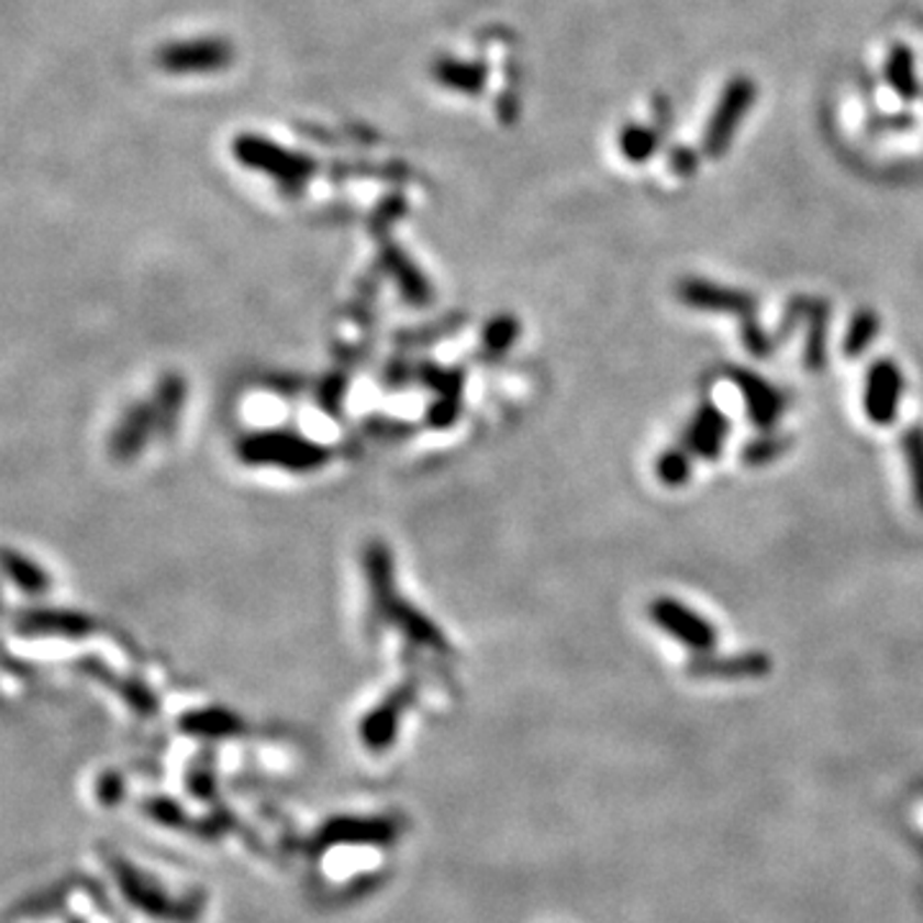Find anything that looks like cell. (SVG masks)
I'll return each instance as SVG.
<instances>
[{
    "label": "cell",
    "mask_w": 923,
    "mask_h": 923,
    "mask_svg": "<svg viewBox=\"0 0 923 923\" xmlns=\"http://www.w3.org/2000/svg\"><path fill=\"white\" fill-rule=\"evenodd\" d=\"M726 380L742 396L746 415H749L754 426L759 431L777 429V423L782 421L785 411H788V392L765 380L761 375L752 372L749 367H726Z\"/></svg>",
    "instance_id": "obj_5"
},
{
    "label": "cell",
    "mask_w": 923,
    "mask_h": 923,
    "mask_svg": "<svg viewBox=\"0 0 923 923\" xmlns=\"http://www.w3.org/2000/svg\"><path fill=\"white\" fill-rule=\"evenodd\" d=\"M667 167L677 177H690L700 169V154L698 149H690V146H675L667 154Z\"/></svg>",
    "instance_id": "obj_16"
},
{
    "label": "cell",
    "mask_w": 923,
    "mask_h": 923,
    "mask_svg": "<svg viewBox=\"0 0 923 923\" xmlns=\"http://www.w3.org/2000/svg\"><path fill=\"white\" fill-rule=\"evenodd\" d=\"M675 298L682 305L700 313H721L734 319H754L759 300L754 292L731 288V285L713 282L708 277H682L675 282Z\"/></svg>",
    "instance_id": "obj_3"
},
{
    "label": "cell",
    "mask_w": 923,
    "mask_h": 923,
    "mask_svg": "<svg viewBox=\"0 0 923 923\" xmlns=\"http://www.w3.org/2000/svg\"><path fill=\"white\" fill-rule=\"evenodd\" d=\"M757 82H754L749 75H736L726 82L719 103L713 108L711 119H708L703 142H700V152H703L705 157L721 159L723 154L731 149L736 131L742 129L746 113L752 111L754 100H757Z\"/></svg>",
    "instance_id": "obj_1"
},
{
    "label": "cell",
    "mask_w": 923,
    "mask_h": 923,
    "mask_svg": "<svg viewBox=\"0 0 923 923\" xmlns=\"http://www.w3.org/2000/svg\"><path fill=\"white\" fill-rule=\"evenodd\" d=\"M665 136H667V131L659 129L657 123H654V126L631 123V126L621 131L619 144H621L623 157H626L629 162H636V165H638V162L652 159L654 154L659 152V146H661V142H665Z\"/></svg>",
    "instance_id": "obj_12"
},
{
    "label": "cell",
    "mask_w": 923,
    "mask_h": 923,
    "mask_svg": "<svg viewBox=\"0 0 923 923\" xmlns=\"http://www.w3.org/2000/svg\"><path fill=\"white\" fill-rule=\"evenodd\" d=\"M900 454H903L908 482H911V498L919 513L923 515V426L911 423L900 434Z\"/></svg>",
    "instance_id": "obj_10"
},
{
    "label": "cell",
    "mask_w": 923,
    "mask_h": 923,
    "mask_svg": "<svg viewBox=\"0 0 923 923\" xmlns=\"http://www.w3.org/2000/svg\"><path fill=\"white\" fill-rule=\"evenodd\" d=\"M742 344L746 346V352H749L752 357L769 359L775 354L777 336L769 334V331L761 326L757 319H746L742 321Z\"/></svg>",
    "instance_id": "obj_15"
},
{
    "label": "cell",
    "mask_w": 923,
    "mask_h": 923,
    "mask_svg": "<svg viewBox=\"0 0 923 923\" xmlns=\"http://www.w3.org/2000/svg\"><path fill=\"white\" fill-rule=\"evenodd\" d=\"M905 396V375L898 362L880 357L869 365L861 390V408L875 426H890L898 419L900 400Z\"/></svg>",
    "instance_id": "obj_4"
},
{
    "label": "cell",
    "mask_w": 923,
    "mask_h": 923,
    "mask_svg": "<svg viewBox=\"0 0 923 923\" xmlns=\"http://www.w3.org/2000/svg\"><path fill=\"white\" fill-rule=\"evenodd\" d=\"M877 334H880V315L869 305L859 308V311L852 315L849 326H846V334L842 338V354L846 359H859L861 354L869 349V344L875 342Z\"/></svg>",
    "instance_id": "obj_11"
},
{
    "label": "cell",
    "mask_w": 923,
    "mask_h": 923,
    "mask_svg": "<svg viewBox=\"0 0 923 923\" xmlns=\"http://www.w3.org/2000/svg\"><path fill=\"white\" fill-rule=\"evenodd\" d=\"M729 434H731V421L726 419V413H723L715 403H711V400H703V403L692 411L690 421L685 423L682 446L696 459L713 462L723 454V446H726L729 442Z\"/></svg>",
    "instance_id": "obj_6"
},
{
    "label": "cell",
    "mask_w": 923,
    "mask_h": 923,
    "mask_svg": "<svg viewBox=\"0 0 923 923\" xmlns=\"http://www.w3.org/2000/svg\"><path fill=\"white\" fill-rule=\"evenodd\" d=\"M803 321L808 323L805 342H803V365L808 372H823L829 362V321H831V303L826 298H808L803 296Z\"/></svg>",
    "instance_id": "obj_8"
},
{
    "label": "cell",
    "mask_w": 923,
    "mask_h": 923,
    "mask_svg": "<svg viewBox=\"0 0 923 923\" xmlns=\"http://www.w3.org/2000/svg\"><path fill=\"white\" fill-rule=\"evenodd\" d=\"M646 615H649L654 626L665 631L672 642L690 649L692 654L713 652L715 644H719V631H715L713 623L708 621L703 613H698L696 608H690L677 598H654L652 603L646 605Z\"/></svg>",
    "instance_id": "obj_2"
},
{
    "label": "cell",
    "mask_w": 923,
    "mask_h": 923,
    "mask_svg": "<svg viewBox=\"0 0 923 923\" xmlns=\"http://www.w3.org/2000/svg\"><path fill=\"white\" fill-rule=\"evenodd\" d=\"M772 669V659L765 652L738 654H696L688 661V675L696 680H757Z\"/></svg>",
    "instance_id": "obj_7"
},
{
    "label": "cell",
    "mask_w": 923,
    "mask_h": 923,
    "mask_svg": "<svg viewBox=\"0 0 923 923\" xmlns=\"http://www.w3.org/2000/svg\"><path fill=\"white\" fill-rule=\"evenodd\" d=\"M692 454L682 444L667 446L665 452L654 459V477L665 485V488H682L692 477Z\"/></svg>",
    "instance_id": "obj_14"
},
{
    "label": "cell",
    "mask_w": 923,
    "mask_h": 923,
    "mask_svg": "<svg viewBox=\"0 0 923 923\" xmlns=\"http://www.w3.org/2000/svg\"><path fill=\"white\" fill-rule=\"evenodd\" d=\"M790 446H792V436L785 434V431H777V429L761 431V434L754 436L752 442L744 444L742 462L746 467L772 465L775 459H780L790 452Z\"/></svg>",
    "instance_id": "obj_13"
},
{
    "label": "cell",
    "mask_w": 923,
    "mask_h": 923,
    "mask_svg": "<svg viewBox=\"0 0 923 923\" xmlns=\"http://www.w3.org/2000/svg\"><path fill=\"white\" fill-rule=\"evenodd\" d=\"M885 77H888L890 88L896 90L905 103H911V100L919 98L921 85H919V75H915V57H913L911 46H905V44L892 46L888 54V62H885Z\"/></svg>",
    "instance_id": "obj_9"
}]
</instances>
